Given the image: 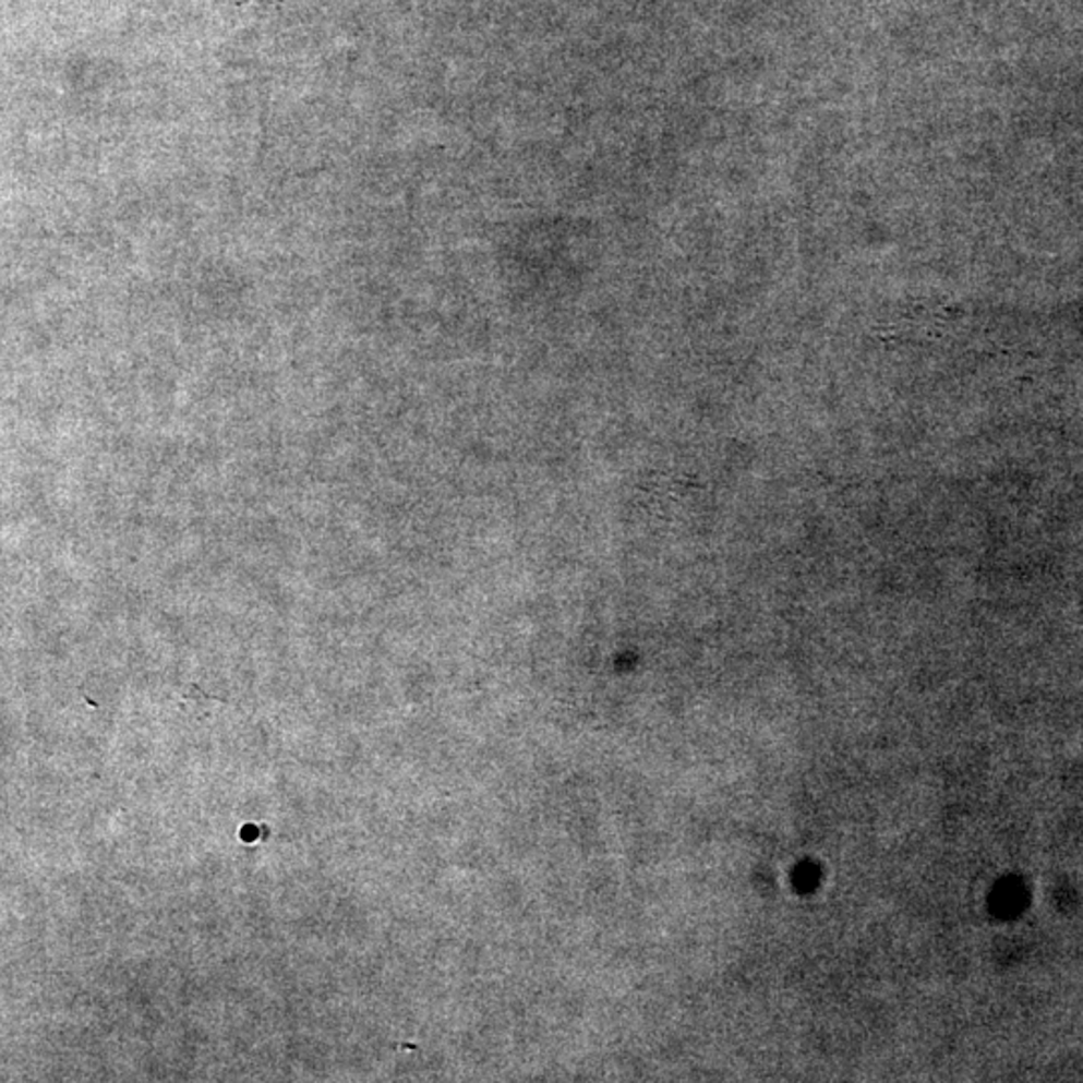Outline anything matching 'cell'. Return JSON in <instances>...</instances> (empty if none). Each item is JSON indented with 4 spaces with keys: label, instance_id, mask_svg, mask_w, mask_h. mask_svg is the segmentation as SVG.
Returning <instances> with one entry per match:
<instances>
[{
    "label": "cell",
    "instance_id": "6da1fadb",
    "mask_svg": "<svg viewBox=\"0 0 1083 1083\" xmlns=\"http://www.w3.org/2000/svg\"><path fill=\"white\" fill-rule=\"evenodd\" d=\"M207 702H215V698L209 697L205 690H201L197 685H189L188 688H183V698H181V709L189 712V714H205V707Z\"/></svg>",
    "mask_w": 1083,
    "mask_h": 1083
}]
</instances>
